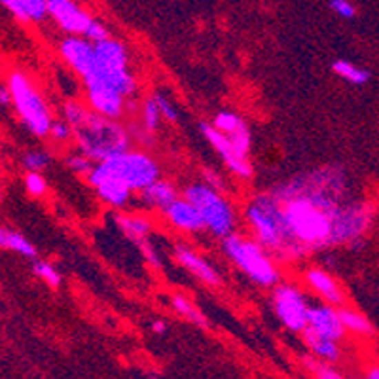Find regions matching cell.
Returning <instances> with one entry per match:
<instances>
[{"instance_id":"1","label":"cell","mask_w":379,"mask_h":379,"mask_svg":"<svg viewBox=\"0 0 379 379\" xmlns=\"http://www.w3.org/2000/svg\"><path fill=\"white\" fill-rule=\"evenodd\" d=\"M280 203L298 262L338 247V224L351 194V178L341 163L296 174L269 188Z\"/></svg>"},{"instance_id":"2","label":"cell","mask_w":379,"mask_h":379,"mask_svg":"<svg viewBox=\"0 0 379 379\" xmlns=\"http://www.w3.org/2000/svg\"><path fill=\"white\" fill-rule=\"evenodd\" d=\"M63 118L72 127L76 148L93 163H101L131 148V129L125 127L121 120L101 116L88 105L70 99L63 105Z\"/></svg>"},{"instance_id":"3","label":"cell","mask_w":379,"mask_h":379,"mask_svg":"<svg viewBox=\"0 0 379 379\" xmlns=\"http://www.w3.org/2000/svg\"><path fill=\"white\" fill-rule=\"evenodd\" d=\"M243 220L249 227V234L260 245L272 252L279 264H298L294 247L288 237L280 203L269 190L254 194L243 207Z\"/></svg>"},{"instance_id":"4","label":"cell","mask_w":379,"mask_h":379,"mask_svg":"<svg viewBox=\"0 0 379 379\" xmlns=\"http://www.w3.org/2000/svg\"><path fill=\"white\" fill-rule=\"evenodd\" d=\"M224 256L260 288H273L283 280L279 262L252 235L234 232L220 241Z\"/></svg>"},{"instance_id":"5","label":"cell","mask_w":379,"mask_h":379,"mask_svg":"<svg viewBox=\"0 0 379 379\" xmlns=\"http://www.w3.org/2000/svg\"><path fill=\"white\" fill-rule=\"evenodd\" d=\"M182 196L192 201V205H196V209L205 222V229L212 237L222 241L224 237L237 232L239 216H237L234 203L227 199L224 192H218V190L211 188L207 182L199 181L190 182L188 186H184Z\"/></svg>"},{"instance_id":"6","label":"cell","mask_w":379,"mask_h":379,"mask_svg":"<svg viewBox=\"0 0 379 379\" xmlns=\"http://www.w3.org/2000/svg\"><path fill=\"white\" fill-rule=\"evenodd\" d=\"M8 88L12 93V106L21 120L23 127L38 139L50 136L53 118L44 95L37 90L29 76L21 70H14L8 76Z\"/></svg>"},{"instance_id":"7","label":"cell","mask_w":379,"mask_h":379,"mask_svg":"<svg viewBox=\"0 0 379 379\" xmlns=\"http://www.w3.org/2000/svg\"><path fill=\"white\" fill-rule=\"evenodd\" d=\"M99 165L135 194L143 192L152 182L161 178V165L158 163V159L144 150L129 148V150L101 161Z\"/></svg>"},{"instance_id":"8","label":"cell","mask_w":379,"mask_h":379,"mask_svg":"<svg viewBox=\"0 0 379 379\" xmlns=\"http://www.w3.org/2000/svg\"><path fill=\"white\" fill-rule=\"evenodd\" d=\"M272 307L280 325L290 332L302 334L307 328L311 302L294 283L280 280L272 288Z\"/></svg>"},{"instance_id":"9","label":"cell","mask_w":379,"mask_h":379,"mask_svg":"<svg viewBox=\"0 0 379 379\" xmlns=\"http://www.w3.org/2000/svg\"><path fill=\"white\" fill-rule=\"evenodd\" d=\"M199 131L207 143L211 144V148L216 154L218 158L222 159V163L226 165V169L229 173L237 176L239 181H252L254 176V167L250 163L249 158L241 156L239 152L235 150V146L232 144V141L227 139L222 131L214 127L209 121H201L199 123Z\"/></svg>"},{"instance_id":"10","label":"cell","mask_w":379,"mask_h":379,"mask_svg":"<svg viewBox=\"0 0 379 379\" xmlns=\"http://www.w3.org/2000/svg\"><path fill=\"white\" fill-rule=\"evenodd\" d=\"M85 181L90 184V188L95 192V196L110 209L116 211H125L129 205L135 201V192L121 184L118 178H114L112 174H108L103 167L95 163L91 173L85 176Z\"/></svg>"},{"instance_id":"11","label":"cell","mask_w":379,"mask_h":379,"mask_svg":"<svg viewBox=\"0 0 379 379\" xmlns=\"http://www.w3.org/2000/svg\"><path fill=\"white\" fill-rule=\"evenodd\" d=\"M45 8H48V17L65 34L85 37L93 21V17L85 10H82V6L74 0H48Z\"/></svg>"},{"instance_id":"12","label":"cell","mask_w":379,"mask_h":379,"mask_svg":"<svg viewBox=\"0 0 379 379\" xmlns=\"http://www.w3.org/2000/svg\"><path fill=\"white\" fill-rule=\"evenodd\" d=\"M173 258L184 272H188L192 277H196L205 287H222V275L218 269L207 258L201 256L196 249H192L190 245L176 243L173 247Z\"/></svg>"},{"instance_id":"13","label":"cell","mask_w":379,"mask_h":379,"mask_svg":"<svg viewBox=\"0 0 379 379\" xmlns=\"http://www.w3.org/2000/svg\"><path fill=\"white\" fill-rule=\"evenodd\" d=\"M59 55L65 65L82 80L95 63V44L85 37L67 34L59 42Z\"/></svg>"},{"instance_id":"14","label":"cell","mask_w":379,"mask_h":379,"mask_svg":"<svg viewBox=\"0 0 379 379\" xmlns=\"http://www.w3.org/2000/svg\"><path fill=\"white\" fill-rule=\"evenodd\" d=\"M303 283L320 302L330 303V305H336V307L347 305L345 290L341 288V285L332 273L326 272L322 267H317V265L307 267L303 272Z\"/></svg>"},{"instance_id":"15","label":"cell","mask_w":379,"mask_h":379,"mask_svg":"<svg viewBox=\"0 0 379 379\" xmlns=\"http://www.w3.org/2000/svg\"><path fill=\"white\" fill-rule=\"evenodd\" d=\"M83 91H85V105L101 116L121 120L127 112L131 99L123 97L120 91L106 85H85Z\"/></svg>"},{"instance_id":"16","label":"cell","mask_w":379,"mask_h":379,"mask_svg":"<svg viewBox=\"0 0 379 379\" xmlns=\"http://www.w3.org/2000/svg\"><path fill=\"white\" fill-rule=\"evenodd\" d=\"M212 125L222 131L224 135L232 141L235 150L245 158H250L252 152V131L249 123L243 120L241 116L234 110H220L212 118Z\"/></svg>"},{"instance_id":"17","label":"cell","mask_w":379,"mask_h":379,"mask_svg":"<svg viewBox=\"0 0 379 379\" xmlns=\"http://www.w3.org/2000/svg\"><path fill=\"white\" fill-rule=\"evenodd\" d=\"M161 214H163L167 224L181 234L196 235L207 232L203 218L196 209V205H192V201H188L184 196L176 197Z\"/></svg>"},{"instance_id":"18","label":"cell","mask_w":379,"mask_h":379,"mask_svg":"<svg viewBox=\"0 0 379 379\" xmlns=\"http://www.w3.org/2000/svg\"><path fill=\"white\" fill-rule=\"evenodd\" d=\"M307 326L334 341H343L345 336H347V330H345V326L341 322L338 307L325 302L311 303Z\"/></svg>"},{"instance_id":"19","label":"cell","mask_w":379,"mask_h":379,"mask_svg":"<svg viewBox=\"0 0 379 379\" xmlns=\"http://www.w3.org/2000/svg\"><path fill=\"white\" fill-rule=\"evenodd\" d=\"M176 197H181V192L173 182L167 178H158L156 182H152L150 186H146L143 192L136 194V201L143 205L146 211L163 212Z\"/></svg>"},{"instance_id":"20","label":"cell","mask_w":379,"mask_h":379,"mask_svg":"<svg viewBox=\"0 0 379 379\" xmlns=\"http://www.w3.org/2000/svg\"><path fill=\"white\" fill-rule=\"evenodd\" d=\"M114 220H116V226L121 232V235H125L129 241L135 243V245L148 241L154 234V222L150 220V216H146L143 212L118 211Z\"/></svg>"},{"instance_id":"21","label":"cell","mask_w":379,"mask_h":379,"mask_svg":"<svg viewBox=\"0 0 379 379\" xmlns=\"http://www.w3.org/2000/svg\"><path fill=\"white\" fill-rule=\"evenodd\" d=\"M303 345L307 347L311 355H315V358L322 360V362L336 364L341 358V347L340 341H334L330 338H326L322 334L315 332L313 328H305L302 334Z\"/></svg>"},{"instance_id":"22","label":"cell","mask_w":379,"mask_h":379,"mask_svg":"<svg viewBox=\"0 0 379 379\" xmlns=\"http://www.w3.org/2000/svg\"><path fill=\"white\" fill-rule=\"evenodd\" d=\"M338 311H340L341 322L345 326L347 334H353L358 338H373L376 336V328L370 322V318L362 315L360 311L353 309L349 305H341V307H338Z\"/></svg>"},{"instance_id":"23","label":"cell","mask_w":379,"mask_h":379,"mask_svg":"<svg viewBox=\"0 0 379 379\" xmlns=\"http://www.w3.org/2000/svg\"><path fill=\"white\" fill-rule=\"evenodd\" d=\"M0 249L2 250H12L15 254L25 258H34L38 256L37 247L19 232H15L12 227H0Z\"/></svg>"},{"instance_id":"24","label":"cell","mask_w":379,"mask_h":379,"mask_svg":"<svg viewBox=\"0 0 379 379\" xmlns=\"http://www.w3.org/2000/svg\"><path fill=\"white\" fill-rule=\"evenodd\" d=\"M48 0H14L12 4V14L19 21L27 23H42L48 17Z\"/></svg>"},{"instance_id":"25","label":"cell","mask_w":379,"mask_h":379,"mask_svg":"<svg viewBox=\"0 0 379 379\" xmlns=\"http://www.w3.org/2000/svg\"><path fill=\"white\" fill-rule=\"evenodd\" d=\"M171 307H173V311L176 315H181L182 318H186L192 325L199 326V328H207V326H209V320L205 317L203 311L199 309L196 303L190 300L188 296L178 294V292L171 296Z\"/></svg>"},{"instance_id":"26","label":"cell","mask_w":379,"mask_h":379,"mask_svg":"<svg viewBox=\"0 0 379 379\" xmlns=\"http://www.w3.org/2000/svg\"><path fill=\"white\" fill-rule=\"evenodd\" d=\"M332 72L336 76H340L341 80L351 83V85H366L371 80V72L368 68L358 67V65L347 59L334 61Z\"/></svg>"},{"instance_id":"27","label":"cell","mask_w":379,"mask_h":379,"mask_svg":"<svg viewBox=\"0 0 379 379\" xmlns=\"http://www.w3.org/2000/svg\"><path fill=\"white\" fill-rule=\"evenodd\" d=\"M141 127L146 131V133H158L159 125H161V121H163V116L159 112V106L156 103V97L150 95V97H146L141 103Z\"/></svg>"},{"instance_id":"28","label":"cell","mask_w":379,"mask_h":379,"mask_svg":"<svg viewBox=\"0 0 379 379\" xmlns=\"http://www.w3.org/2000/svg\"><path fill=\"white\" fill-rule=\"evenodd\" d=\"M32 273L40 280H44L45 285L53 288V290L61 288V285H63V277H61L59 269L53 264H50V262H45V260H34L32 262Z\"/></svg>"},{"instance_id":"29","label":"cell","mask_w":379,"mask_h":379,"mask_svg":"<svg viewBox=\"0 0 379 379\" xmlns=\"http://www.w3.org/2000/svg\"><path fill=\"white\" fill-rule=\"evenodd\" d=\"M303 364H305V368L313 373V378L315 379H347L341 371L336 370L332 364L322 362V360H318L315 356H305V358H303Z\"/></svg>"},{"instance_id":"30","label":"cell","mask_w":379,"mask_h":379,"mask_svg":"<svg viewBox=\"0 0 379 379\" xmlns=\"http://www.w3.org/2000/svg\"><path fill=\"white\" fill-rule=\"evenodd\" d=\"M52 154L48 150H29L23 156L21 163L27 173H42L52 163Z\"/></svg>"},{"instance_id":"31","label":"cell","mask_w":379,"mask_h":379,"mask_svg":"<svg viewBox=\"0 0 379 379\" xmlns=\"http://www.w3.org/2000/svg\"><path fill=\"white\" fill-rule=\"evenodd\" d=\"M65 165H67L72 173L78 174V176H88L95 163H93L85 154H82V152L78 150L74 152V154H68L67 158H65Z\"/></svg>"},{"instance_id":"32","label":"cell","mask_w":379,"mask_h":379,"mask_svg":"<svg viewBox=\"0 0 379 379\" xmlns=\"http://www.w3.org/2000/svg\"><path fill=\"white\" fill-rule=\"evenodd\" d=\"M50 139L57 144H67L70 141H74V133H72L70 123L65 118L63 120H53L52 129H50Z\"/></svg>"},{"instance_id":"33","label":"cell","mask_w":379,"mask_h":379,"mask_svg":"<svg viewBox=\"0 0 379 379\" xmlns=\"http://www.w3.org/2000/svg\"><path fill=\"white\" fill-rule=\"evenodd\" d=\"M23 182H25V190L32 197H42L48 192V182L42 173H27Z\"/></svg>"},{"instance_id":"34","label":"cell","mask_w":379,"mask_h":379,"mask_svg":"<svg viewBox=\"0 0 379 379\" xmlns=\"http://www.w3.org/2000/svg\"><path fill=\"white\" fill-rule=\"evenodd\" d=\"M154 97H156V103L159 106V112L163 116V121H169V123H176L178 118H181V114L176 110V106L171 103V99H167L163 93H154Z\"/></svg>"},{"instance_id":"35","label":"cell","mask_w":379,"mask_h":379,"mask_svg":"<svg viewBox=\"0 0 379 379\" xmlns=\"http://www.w3.org/2000/svg\"><path fill=\"white\" fill-rule=\"evenodd\" d=\"M136 247H139L141 254H143L144 260H146V264L150 265V267H154V269H161V254H159V250L152 245L150 239L141 243V245H136Z\"/></svg>"},{"instance_id":"36","label":"cell","mask_w":379,"mask_h":379,"mask_svg":"<svg viewBox=\"0 0 379 379\" xmlns=\"http://www.w3.org/2000/svg\"><path fill=\"white\" fill-rule=\"evenodd\" d=\"M328 6L334 14L340 15L341 19H355L356 17V8L351 0H330Z\"/></svg>"},{"instance_id":"37","label":"cell","mask_w":379,"mask_h":379,"mask_svg":"<svg viewBox=\"0 0 379 379\" xmlns=\"http://www.w3.org/2000/svg\"><path fill=\"white\" fill-rule=\"evenodd\" d=\"M201 181L207 182L211 188L218 190V192H224V194L227 192L226 178H224V176H222L218 171L211 169V167H207V169H203V171H201Z\"/></svg>"},{"instance_id":"38","label":"cell","mask_w":379,"mask_h":379,"mask_svg":"<svg viewBox=\"0 0 379 379\" xmlns=\"http://www.w3.org/2000/svg\"><path fill=\"white\" fill-rule=\"evenodd\" d=\"M108 37H112V34H110V30H108V27H106L105 23L101 21V19H95V17H93L90 29H88V32H85V38L91 40V42H101V40H105V38Z\"/></svg>"},{"instance_id":"39","label":"cell","mask_w":379,"mask_h":379,"mask_svg":"<svg viewBox=\"0 0 379 379\" xmlns=\"http://www.w3.org/2000/svg\"><path fill=\"white\" fill-rule=\"evenodd\" d=\"M0 106L2 108H10L12 106V93H10V88L6 85H0Z\"/></svg>"},{"instance_id":"40","label":"cell","mask_w":379,"mask_h":379,"mask_svg":"<svg viewBox=\"0 0 379 379\" xmlns=\"http://www.w3.org/2000/svg\"><path fill=\"white\" fill-rule=\"evenodd\" d=\"M150 330L156 336H163V334H167V330H169V325H167V320H163V318H158V320H154L150 325Z\"/></svg>"},{"instance_id":"41","label":"cell","mask_w":379,"mask_h":379,"mask_svg":"<svg viewBox=\"0 0 379 379\" xmlns=\"http://www.w3.org/2000/svg\"><path fill=\"white\" fill-rule=\"evenodd\" d=\"M366 379H379V364H371L366 368V373H364Z\"/></svg>"},{"instance_id":"42","label":"cell","mask_w":379,"mask_h":379,"mask_svg":"<svg viewBox=\"0 0 379 379\" xmlns=\"http://www.w3.org/2000/svg\"><path fill=\"white\" fill-rule=\"evenodd\" d=\"M148 379H158V378H156V376H150V378H148Z\"/></svg>"},{"instance_id":"43","label":"cell","mask_w":379,"mask_h":379,"mask_svg":"<svg viewBox=\"0 0 379 379\" xmlns=\"http://www.w3.org/2000/svg\"><path fill=\"white\" fill-rule=\"evenodd\" d=\"M0 199H2V188H0Z\"/></svg>"}]
</instances>
